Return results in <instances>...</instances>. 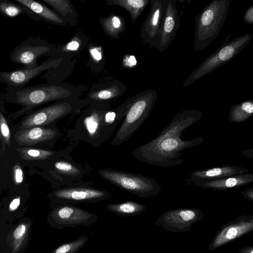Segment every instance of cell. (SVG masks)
Wrapping results in <instances>:
<instances>
[{
	"label": "cell",
	"mask_w": 253,
	"mask_h": 253,
	"mask_svg": "<svg viewBox=\"0 0 253 253\" xmlns=\"http://www.w3.org/2000/svg\"><path fill=\"white\" fill-rule=\"evenodd\" d=\"M79 45L80 44L79 42L77 41L74 40L69 42L67 44L66 48L67 49L69 50H75L79 48Z\"/></svg>",
	"instance_id": "cell-36"
},
{
	"label": "cell",
	"mask_w": 253,
	"mask_h": 253,
	"mask_svg": "<svg viewBox=\"0 0 253 253\" xmlns=\"http://www.w3.org/2000/svg\"><path fill=\"white\" fill-rule=\"evenodd\" d=\"M62 133L55 126H37L18 131L15 139L20 145L31 146L41 143L54 142Z\"/></svg>",
	"instance_id": "cell-14"
},
{
	"label": "cell",
	"mask_w": 253,
	"mask_h": 253,
	"mask_svg": "<svg viewBox=\"0 0 253 253\" xmlns=\"http://www.w3.org/2000/svg\"><path fill=\"white\" fill-rule=\"evenodd\" d=\"M203 112L196 109H184L177 112L169 124L154 139L132 152L136 159L156 166L164 168L181 165L183 150L200 145L203 136L184 140L181 139L183 131L199 121Z\"/></svg>",
	"instance_id": "cell-1"
},
{
	"label": "cell",
	"mask_w": 253,
	"mask_h": 253,
	"mask_svg": "<svg viewBox=\"0 0 253 253\" xmlns=\"http://www.w3.org/2000/svg\"><path fill=\"white\" fill-rule=\"evenodd\" d=\"M201 211L195 209H179L164 212L160 219H163L168 227L181 229L189 225L201 216Z\"/></svg>",
	"instance_id": "cell-19"
},
{
	"label": "cell",
	"mask_w": 253,
	"mask_h": 253,
	"mask_svg": "<svg viewBox=\"0 0 253 253\" xmlns=\"http://www.w3.org/2000/svg\"><path fill=\"white\" fill-rule=\"evenodd\" d=\"M20 204V197H17L14 198L10 203L9 211H15Z\"/></svg>",
	"instance_id": "cell-34"
},
{
	"label": "cell",
	"mask_w": 253,
	"mask_h": 253,
	"mask_svg": "<svg viewBox=\"0 0 253 253\" xmlns=\"http://www.w3.org/2000/svg\"><path fill=\"white\" fill-rule=\"evenodd\" d=\"M250 171V169L244 167L226 165L208 169L195 170L190 174L187 179L210 180L248 173Z\"/></svg>",
	"instance_id": "cell-18"
},
{
	"label": "cell",
	"mask_w": 253,
	"mask_h": 253,
	"mask_svg": "<svg viewBox=\"0 0 253 253\" xmlns=\"http://www.w3.org/2000/svg\"><path fill=\"white\" fill-rule=\"evenodd\" d=\"M253 115V101L248 100L232 105L229 110V121L231 123H241Z\"/></svg>",
	"instance_id": "cell-23"
},
{
	"label": "cell",
	"mask_w": 253,
	"mask_h": 253,
	"mask_svg": "<svg viewBox=\"0 0 253 253\" xmlns=\"http://www.w3.org/2000/svg\"><path fill=\"white\" fill-rule=\"evenodd\" d=\"M49 50V48L44 46L25 45L13 51L10 59L13 63L24 65L25 69H32L39 66L37 58Z\"/></svg>",
	"instance_id": "cell-20"
},
{
	"label": "cell",
	"mask_w": 253,
	"mask_h": 253,
	"mask_svg": "<svg viewBox=\"0 0 253 253\" xmlns=\"http://www.w3.org/2000/svg\"><path fill=\"white\" fill-rule=\"evenodd\" d=\"M0 134L5 143L9 145L11 137L10 129L5 118L1 113H0Z\"/></svg>",
	"instance_id": "cell-31"
},
{
	"label": "cell",
	"mask_w": 253,
	"mask_h": 253,
	"mask_svg": "<svg viewBox=\"0 0 253 253\" xmlns=\"http://www.w3.org/2000/svg\"><path fill=\"white\" fill-rule=\"evenodd\" d=\"M16 2L25 7L33 13L52 23L62 25V19L54 12L44 4L33 0H15Z\"/></svg>",
	"instance_id": "cell-21"
},
{
	"label": "cell",
	"mask_w": 253,
	"mask_h": 253,
	"mask_svg": "<svg viewBox=\"0 0 253 253\" xmlns=\"http://www.w3.org/2000/svg\"><path fill=\"white\" fill-rule=\"evenodd\" d=\"M232 0H214L195 17V52L205 50L217 37L228 13Z\"/></svg>",
	"instance_id": "cell-3"
},
{
	"label": "cell",
	"mask_w": 253,
	"mask_h": 253,
	"mask_svg": "<svg viewBox=\"0 0 253 253\" xmlns=\"http://www.w3.org/2000/svg\"><path fill=\"white\" fill-rule=\"evenodd\" d=\"M120 93V89L113 86L90 94L89 98L95 101H101L113 99Z\"/></svg>",
	"instance_id": "cell-29"
},
{
	"label": "cell",
	"mask_w": 253,
	"mask_h": 253,
	"mask_svg": "<svg viewBox=\"0 0 253 253\" xmlns=\"http://www.w3.org/2000/svg\"><path fill=\"white\" fill-rule=\"evenodd\" d=\"M90 185V183L84 182L63 186L55 189L50 196L57 206L96 203L113 197L111 191Z\"/></svg>",
	"instance_id": "cell-7"
},
{
	"label": "cell",
	"mask_w": 253,
	"mask_h": 253,
	"mask_svg": "<svg viewBox=\"0 0 253 253\" xmlns=\"http://www.w3.org/2000/svg\"><path fill=\"white\" fill-rule=\"evenodd\" d=\"M50 170L56 188L84 182L83 178L87 171L82 165L76 163L70 154L52 160Z\"/></svg>",
	"instance_id": "cell-10"
},
{
	"label": "cell",
	"mask_w": 253,
	"mask_h": 253,
	"mask_svg": "<svg viewBox=\"0 0 253 253\" xmlns=\"http://www.w3.org/2000/svg\"><path fill=\"white\" fill-rule=\"evenodd\" d=\"M232 35L233 34L228 35L220 47L189 74L184 81L183 87H187L229 62L250 43L253 38V34L246 33L236 37L228 42V40Z\"/></svg>",
	"instance_id": "cell-5"
},
{
	"label": "cell",
	"mask_w": 253,
	"mask_h": 253,
	"mask_svg": "<svg viewBox=\"0 0 253 253\" xmlns=\"http://www.w3.org/2000/svg\"><path fill=\"white\" fill-rule=\"evenodd\" d=\"M253 229V221L237 220L226 225L215 236L211 249H215Z\"/></svg>",
	"instance_id": "cell-17"
},
{
	"label": "cell",
	"mask_w": 253,
	"mask_h": 253,
	"mask_svg": "<svg viewBox=\"0 0 253 253\" xmlns=\"http://www.w3.org/2000/svg\"><path fill=\"white\" fill-rule=\"evenodd\" d=\"M105 208L108 211L123 216H130L140 214L146 208L144 205L134 201L110 204Z\"/></svg>",
	"instance_id": "cell-22"
},
{
	"label": "cell",
	"mask_w": 253,
	"mask_h": 253,
	"mask_svg": "<svg viewBox=\"0 0 253 253\" xmlns=\"http://www.w3.org/2000/svg\"><path fill=\"white\" fill-rule=\"evenodd\" d=\"M63 16L73 13L70 1L67 0H43Z\"/></svg>",
	"instance_id": "cell-30"
},
{
	"label": "cell",
	"mask_w": 253,
	"mask_h": 253,
	"mask_svg": "<svg viewBox=\"0 0 253 253\" xmlns=\"http://www.w3.org/2000/svg\"><path fill=\"white\" fill-rule=\"evenodd\" d=\"M69 89L59 85H44L19 91L16 102L23 107L19 112L24 113L47 102L64 99L72 95Z\"/></svg>",
	"instance_id": "cell-9"
},
{
	"label": "cell",
	"mask_w": 253,
	"mask_h": 253,
	"mask_svg": "<svg viewBox=\"0 0 253 253\" xmlns=\"http://www.w3.org/2000/svg\"><path fill=\"white\" fill-rule=\"evenodd\" d=\"M241 194L243 195V197L246 199L250 201L253 200V188L251 187L245 190L242 191Z\"/></svg>",
	"instance_id": "cell-35"
},
{
	"label": "cell",
	"mask_w": 253,
	"mask_h": 253,
	"mask_svg": "<svg viewBox=\"0 0 253 253\" xmlns=\"http://www.w3.org/2000/svg\"><path fill=\"white\" fill-rule=\"evenodd\" d=\"M176 0H166L156 48L162 52L174 40L179 28L181 14L176 8Z\"/></svg>",
	"instance_id": "cell-12"
},
{
	"label": "cell",
	"mask_w": 253,
	"mask_h": 253,
	"mask_svg": "<svg viewBox=\"0 0 253 253\" xmlns=\"http://www.w3.org/2000/svg\"><path fill=\"white\" fill-rule=\"evenodd\" d=\"M87 240V237L81 236L75 240L61 245L51 253H77L85 245Z\"/></svg>",
	"instance_id": "cell-27"
},
{
	"label": "cell",
	"mask_w": 253,
	"mask_h": 253,
	"mask_svg": "<svg viewBox=\"0 0 253 253\" xmlns=\"http://www.w3.org/2000/svg\"><path fill=\"white\" fill-rule=\"evenodd\" d=\"M150 1L149 0H111L107 1L108 5L120 6L128 10L134 23L141 14Z\"/></svg>",
	"instance_id": "cell-24"
},
{
	"label": "cell",
	"mask_w": 253,
	"mask_h": 253,
	"mask_svg": "<svg viewBox=\"0 0 253 253\" xmlns=\"http://www.w3.org/2000/svg\"><path fill=\"white\" fill-rule=\"evenodd\" d=\"M90 51L92 57L95 60L98 61L101 59V53L97 48H92L90 50Z\"/></svg>",
	"instance_id": "cell-37"
},
{
	"label": "cell",
	"mask_w": 253,
	"mask_h": 253,
	"mask_svg": "<svg viewBox=\"0 0 253 253\" xmlns=\"http://www.w3.org/2000/svg\"><path fill=\"white\" fill-rule=\"evenodd\" d=\"M244 21L248 24L253 23V4L246 10L243 17Z\"/></svg>",
	"instance_id": "cell-33"
},
{
	"label": "cell",
	"mask_w": 253,
	"mask_h": 253,
	"mask_svg": "<svg viewBox=\"0 0 253 253\" xmlns=\"http://www.w3.org/2000/svg\"><path fill=\"white\" fill-rule=\"evenodd\" d=\"M166 0H151L148 15L141 28L142 39L157 47L160 29L163 18Z\"/></svg>",
	"instance_id": "cell-13"
},
{
	"label": "cell",
	"mask_w": 253,
	"mask_h": 253,
	"mask_svg": "<svg viewBox=\"0 0 253 253\" xmlns=\"http://www.w3.org/2000/svg\"><path fill=\"white\" fill-rule=\"evenodd\" d=\"M127 62H129V66H132L135 65L137 62L134 56L131 55L128 58Z\"/></svg>",
	"instance_id": "cell-38"
},
{
	"label": "cell",
	"mask_w": 253,
	"mask_h": 253,
	"mask_svg": "<svg viewBox=\"0 0 253 253\" xmlns=\"http://www.w3.org/2000/svg\"><path fill=\"white\" fill-rule=\"evenodd\" d=\"M187 180L188 185L197 186L201 189L226 190L238 188L252 183L253 173H241L210 180L197 179H187Z\"/></svg>",
	"instance_id": "cell-15"
},
{
	"label": "cell",
	"mask_w": 253,
	"mask_h": 253,
	"mask_svg": "<svg viewBox=\"0 0 253 253\" xmlns=\"http://www.w3.org/2000/svg\"><path fill=\"white\" fill-rule=\"evenodd\" d=\"M98 173L116 187L141 198L158 195L163 190L161 185L155 179L140 174L111 169H100Z\"/></svg>",
	"instance_id": "cell-6"
},
{
	"label": "cell",
	"mask_w": 253,
	"mask_h": 253,
	"mask_svg": "<svg viewBox=\"0 0 253 253\" xmlns=\"http://www.w3.org/2000/svg\"><path fill=\"white\" fill-rule=\"evenodd\" d=\"M29 229L28 224L22 223L14 229L12 233L13 253H16L21 249L26 237Z\"/></svg>",
	"instance_id": "cell-28"
},
{
	"label": "cell",
	"mask_w": 253,
	"mask_h": 253,
	"mask_svg": "<svg viewBox=\"0 0 253 253\" xmlns=\"http://www.w3.org/2000/svg\"><path fill=\"white\" fill-rule=\"evenodd\" d=\"M83 105L74 101L61 100L31 114L22 122L20 128L22 129L51 125L68 115L78 113Z\"/></svg>",
	"instance_id": "cell-8"
},
{
	"label": "cell",
	"mask_w": 253,
	"mask_h": 253,
	"mask_svg": "<svg viewBox=\"0 0 253 253\" xmlns=\"http://www.w3.org/2000/svg\"><path fill=\"white\" fill-rule=\"evenodd\" d=\"M158 98L157 92L149 89L132 98L124 120L113 137L111 145L116 146L127 141L149 116Z\"/></svg>",
	"instance_id": "cell-4"
},
{
	"label": "cell",
	"mask_w": 253,
	"mask_h": 253,
	"mask_svg": "<svg viewBox=\"0 0 253 253\" xmlns=\"http://www.w3.org/2000/svg\"><path fill=\"white\" fill-rule=\"evenodd\" d=\"M102 25L104 31L109 36L117 38L124 28V23L118 16H110L103 20Z\"/></svg>",
	"instance_id": "cell-26"
},
{
	"label": "cell",
	"mask_w": 253,
	"mask_h": 253,
	"mask_svg": "<svg viewBox=\"0 0 253 253\" xmlns=\"http://www.w3.org/2000/svg\"><path fill=\"white\" fill-rule=\"evenodd\" d=\"M0 12L10 18L16 17L22 13L34 15L25 7L7 0H0Z\"/></svg>",
	"instance_id": "cell-25"
},
{
	"label": "cell",
	"mask_w": 253,
	"mask_h": 253,
	"mask_svg": "<svg viewBox=\"0 0 253 253\" xmlns=\"http://www.w3.org/2000/svg\"><path fill=\"white\" fill-rule=\"evenodd\" d=\"M131 101L129 99L112 110L105 103H92L68 130L67 138L71 142L82 141L95 148L101 147L124 119Z\"/></svg>",
	"instance_id": "cell-2"
},
{
	"label": "cell",
	"mask_w": 253,
	"mask_h": 253,
	"mask_svg": "<svg viewBox=\"0 0 253 253\" xmlns=\"http://www.w3.org/2000/svg\"><path fill=\"white\" fill-rule=\"evenodd\" d=\"M49 218L55 227L62 229L89 226L96 222L98 215L75 205H57L50 212Z\"/></svg>",
	"instance_id": "cell-11"
},
{
	"label": "cell",
	"mask_w": 253,
	"mask_h": 253,
	"mask_svg": "<svg viewBox=\"0 0 253 253\" xmlns=\"http://www.w3.org/2000/svg\"><path fill=\"white\" fill-rule=\"evenodd\" d=\"M58 60L47 61L38 67L32 69H23L10 72L0 73V80L9 84L19 86L26 85L31 79L37 76L42 71L54 67Z\"/></svg>",
	"instance_id": "cell-16"
},
{
	"label": "cell",
	"mask_w": 253,
	"mask_h": 253,
	"mask_svg": "<svg viewBox=\"0 0 253 253\" xmlns=\"http://www.w3.org/2000/svg\"><path fill=\"white\" fill-rule=\"evenodd\" d=\"M13 179L16 185L20 184L23 181V172L21 168L18 165L14 167Z\"/></svg>",
	"instance_id": "cell-32"
}]
</instances>
